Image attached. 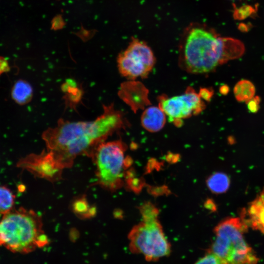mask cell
<instances>
[{"label": "cell", "instance_id": "7c38bea8", "mask_svg": "<svg viewBox=\"0 0 264 264\" xmlns=\"http://www.w3.org/2000/svg\"><path fill=\"white\" fill-rule=\"evenodd\" d=\"M33 95V90L31 85L24 80H17L12 87L11 97L15 103L20 105L29 103Z\"/></svg>", "mask_w": 264, "mask_h": 264}, {"label": "cell", "instance_id": "5bb4252c", "mask_svg": "<svg viewBox=\"0 0 264 264\" xmlns=\"http://www.w3.org/2000/svg\"><path fill=\"white\" fill-rule=\"evenodd\" d=\"M255 93L254 85L247 80L239 81L234 88V93L238 102H247L252 98Z\"/></svg>", "mask_w": 264, "mask_h": 264}, {"label": "cell", "instance_id": "6da1fadb", "mask_svg": "<svg viewBox=\"0 0 264 264\" xmlns=\"http://www.w3.org/2000/svg\"><path fill=\"white\" fill-rule=\"evenodd\" d=\"M103 113L90 122L60 119L57 125L42 134L47 148L64 168L70 167L78 155L93 156L98 146L118 130L125 127L123 114L112 104L103 106Z\"/></svg>", "mask_w": 264, "mask_h": 264}, {"label": "cell", "instance_id": "7a4b0ae2", "mask_svg": "<svg viewBox=\"0 0 264 264\" xmlns=\"http://www.w3.org/2000/svg\"><path fill=\"white\" fill-rule=\"evenodd\" d=\"M237 40L220 37L212 28L200 23H190L183 33L180 45V63L189 73H206L244 52Z\"/></svg>", "mask_w": 264, "mask_h": 264}, {"label": "cell", "instance_id": "52a82bcc", "mask_svg": "<svg viewBox=\"0 0 264 264\" xmlns=\"http://www.w3.org/2000/svg\"><path fill=\"white\" fill-rule=\"evenodd\" d=\"M117 62L120 73L133 80L137 77L146 78L153 68L155 58L146 43L133 38L127 48L119 54Z\"/></svg>", "mask_w": 264, "mask_h": 264}, {"label": "cell", "instance_id": "ac0fdd59", "mask_svg": "<svg viewBox=\"0 0 264 264\" xmlns=\"http://www.w3.org/2000/svg\"><path fill=\"white\" fill-rule=\"evenodd\" d=\"M261 98L258 96L253 97L252 98L246 102L247 107L249 112L255 113L260 109Z\"/></svg>", "mask_w": 264, "mask_h": 264}, {"label": "cell", "instance_id": "e0dca14e", "mask_svg": "<svg viewBox=\"0 0 264 264\" xmlns=\"http://www.w3.org/2000/svg\"><path fill=\"white\" fill-rule=\"evenodd\" d=\"M88 204L84 198H81L75 201L73 205L74 211L79 215H86L88 210Z\"/></svg>", "mask_w": 264, "mask_h": 264}, {"label": "cell", "instance_id": "5b68a950", "mask_svg": "<svg viewBox=\"0 0 264 264\" xmlns=\"http://www.w3.org/2000/svg\"><path fill=\"white\" fill-rule=\"evenodd\" d=\"M248 227L241 218L222 220L214 230L215 239L209 251L222 264H256L259 259L243 237Z\"/></svg>", "mask_w": 264, "mask_h": 264}, {"label": "cell", "instance_id": "9a60e30c", "mask_svg": "<svg viewBox=\"0 0 264 264\" xmlns=\"http://www.w3.org/2000/svg\"><path fill=\"white\" fill-rule=\"evenodd\" d=\"M15 196L7 187L0 185V214L4 215L14 209Z\"/></svg>", "mask_w": 264, "mask_h": 264}, {"label": "cell", "instance_id": "30bf717a", "mask_svg": "<svg viewBox=\"0 0 264 264\" xmlns=\"http://www.w3.org/2000/svg\"><path fill=\"white\" fill-rule=\"evenodd\" d=\"M241 219L248 226L264 234V189L249 204L247 210L242 211Z\"/></svg>", "mask_w": 264, "mask_h": 264}, {"label": "cell", "instance_id": "ba28073f", "mask_svg": "<svg viewBox=\"0 0 264 264\" xmlns=\"http://www.w3.org/2000/svg\"><path fill=\"white\" fill-rule=\"evenodd\" d=\"M158 104L169 121L177 127L182 125L183 119L200 113L205 108L200 93L191 87L180 95L171 97L161 95Z\"/></svg>", "mask_w": 264, "mask_h": 264}, {"label": "cell", "instance_id": "2e32d148", "mask_svg": "<svg viewBox=\"0 0 264 264\" xmlns=\"http://www.w3.org/2000/svg\"><path fill=\"white\" fill-rule=\"evenodd\" d=\"M194 264H222L220 259L215 254L208 251Z\"/></svg>", "mask_w": 264, "mask_h": 264}, {"label": "cell", "instance_id": "4fadbf2b", "mask_svg": "<svg viewBox=\"0 0 264 264\" xmlns=\"http://www.w3.org/2000/svg\"><path fill=\"white\" fill-rule=\"evenodd\" d=\"M230 184L229 177L222 172L212 174L206 180V185L210 191L216 194L226 192L228 190Z\"/></svg>", "mask_w": 264, "mask_h": 264}, {"label": "cell", "instance_id": "d6986e66", "mask_svg": "<svg viewBox=\"0 0 264 264\" xmlns=\"http://www.w3.org/2000/svg\"><path fill=\"white\" fill-rule=\"evenodd\" d=\"M220 92L223 95H226L229 91V88L227 85L222 86L220 89Z\"/></svg>", "mask_w": 264, "mask_h": 264}, {"label": "cell", "instance_id": "8fae6325", "mask_svg": "<svg viewBox=\"0 0 264 264\" xmlns=\"http://www.w3.org/2000/svg\"><path fill=\"white\" fill-rule=\"evenodd\" d=\"M166 121V115L158 107L151 106L145 109L141 116V123L147 131L155 132L161 130Z\"/></svg>", "mask_w": 264, "mask_h": 264}, {"label": "cell", "instance_id": "3957f363", "mask_svg": "<svg viewBox=\"0 0 264 264\" xmlns=\"http://www.w3.org/2000/svg\"><path fill=\"white\" fill-rule=\"evenodd\" d=\"M3 215L0 221V246L13 252L28 253L48 243L41 218L34 211L20 207Z\"/></svg>", "mask_w": 264, "mask_h": 264}, {"label": "cell", "instance_id": "9c48e42d", "mask_svg": "<svg viewBox=\"0 0 264 264\" xmlns=\"http://www.w3.org/2000/svg\"><path fill=\"white\" fill-rule=\"evenodd\" d=\"M17 166L27 170L35 176L51 181L59 180L64 169L48 151L38 154H30L21 158Z\"/></svg>", "mask_w": 264, "mask_h": 264}, {"label": "cell", "instance_id": "277c9868", "mask_svg": "<svg viewBox=\"0 0 264 264\" xmlns=\"http://www.w3.org/2000/svg\"><path fill=\"white\" fill-rule=\"evenodd\" d=\"M141 220L128 234L129 248L132 253L141 254L148 262H155L169 256L171 246L158 220V210L147 202L139 208Z\"/></svg>", "mask_w": 264, "mask_h": 264}, {"label": "cell", "instance_id": "8992f818", "mask_svg": "<svg viewBox=\"0 0 264 264\" xmlns=\"http://www.w3.org/2000/svg\"><path fill=\"white\" fill-rule=\"evenodd\" d=\"M127 147L120 140L102 142L96 148L93 155L100 185L114 191L121 187L124 172L129 166L125 152Z\"/></svg>", "mask_w": 264, "mask_h": 264}]
</instances>
